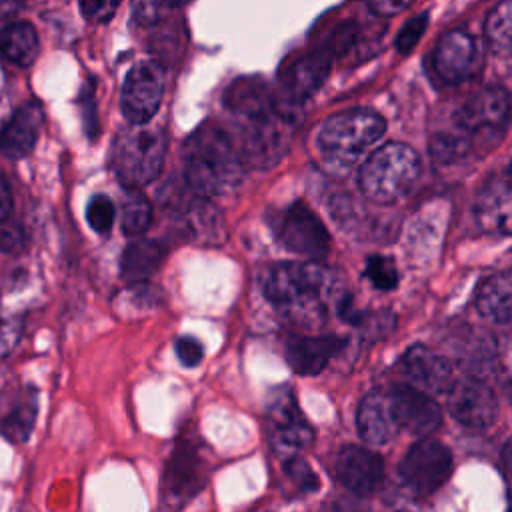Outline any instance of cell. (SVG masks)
<instances>
[{"label":"cell","mask_w":512,"mask_h":512,"mask_svg":"<svg viewBox=\"0 0 512 512\" xmlns=\"http://www.w3.org/2000/svg\"><path fill=\"white\" fill-rule=\"evenodd\" d=\"M44 122V110L36 100L24 102L0 128V154L10 160L28 156L40 136Z\"/></svg>","instance_id":"cell-17"},{"label":"cell","mask_w":512,"mask_h":512,"mask_svg":"<svg viewBox=\"0 0 512 512\" xmlns=\"http://www.w3.org/2000/svg\"><path fill=\"white\" fill-rule=\"evenodd\" d=\"M118 10V2H80V12L86 20L102 24L108 22Z\"/></svg>","instance_id":"cell-38"},{"label":"cell","mask_w":512,"mask_h":512,"mask_svg":"<svg viewBox=\"0 0 512 512\" xmlns=\"http://www.w3.org/2000/svg\"><path fill=\"white\" fill-rule=\"evenodd\" d=\"M448 410L456 422L470 430L492 426L498 414V402L488 384L474 376H464L448 388Z\"/></svg>","instance_id":"cell-11"},{"label":"cell","mask_w":512,"mask_h":512,"mask_svg":"<svg viewBox=\"0 0 512 512\" xmlns=\"http://www.w3.org/2000/svg\"><path fill=\"white\" fill-rule=\"evenodd\" d=\"M402 370L412 382L410 386L426 394L448 392L454 382L448 358L422 344H414L406 350L402 358Z\"/></svg>","instance_id":"cell-16"},{"label":"cell","mask_w":512,"mask_h":512,"mask_svg":"<svg viewBox=\"0 0 512 512\" xmlns=\"http://www.w3.org/2000/svg\"><path fill=\"white\" fill-rule=\"evenodd\" d=\"M38 404L36 398H30L22 404H18L0 424V432L10 440V442H26L36 420Z\"/></svg>","instance_id":"cell-28"},{"label":"cell","mask_w":512,"mask_h":512,"mask_svg":"<svg viewBox=\"0 0 512 512\" xmlns=\"http://www.w3.org/2000/svg\"><path fill=\"white\" fill-rule=\"evenodd\" d=\"M272 226L280 244L286 250L298 256H306L312 262L326 256L330 248V236L326 226L304 202L290 204L274 220Z\"/></svg>","instance_id":"cell-7"},{"label":"cell","mask_w":512,"mask_h":512,"mask_svg":"<svg viewBox=\"0 0 512 512\" xmlns=\"http://www.w3.org/2000/svg\"><path fill=\"white\" fill-rule=\"evenodd\" d=\"M12 208V194H10V186L4 178V174L0 172V222L6 220V216L10 214Z\"/></svg>","instance_id":"cell-40"},{"label":"cell","mask_w":512,"mask_h":512,"mask_svg":"<svg viewBox=\"0 0 512 512\" xmlns=\"http://www.w3.org/2000/svg\"><path fill=\"white\" fill-rule=\"evenodd\" d=\"M38 52V34L30 22L16 20L0 28V58L16 66H30Z\"/></svg>","instance_id":"cell-25"},{"label":"cell","mask_w":512,"mask_h":512,"mask_svg":"<svg viewBox=\"0 0 512 512\" xmlns=\"http://www.w3.org/2000/svg\"><path fill=\"white\" fill-rule=\"evenodd\" d=\"M266 418L272 448L282 458H294L298 456V452L312 444V428L300 414L296 398L290 392V388H280L272 394Z\"/></svg>","instance_id":"cell-9"},{"label":"cell","mask_w":512,"mask_h":512,"mask_svg":"<svg viewBox=\"0 0 512 512\" xmlns=\"http://www.w3.org/2000/svg\"><path fill=\"white\" fill-rule=\"evenodd\" d=\"M114 216H116L114 204L106 194H96L90 198L86 206V220L92 230L106 234L114 224Z\"/></svg>","instance_id":"cell-32"},{"label":"cell","mask_w":512,"mask_h":512,"mask_svg":"<svg viewBox=\"0 0 512 512\" xmlns=\"http://www.w3.org/2000/svg\"><path fill=\"white\" fill-rule=\"evenodd\" d=\"M486 40L494 52L508 54L512 46V4L500 2L486 18Z\"/></svg>","instance_id":"cell-27"},{"label":"cell","mask_w":512,"mask_h":512,"mask_svg":"<svg viewBox=\"0 0 512 512\" xmlns=\"http://www.w3.org/2000/svg\"><path fill=\"white\" fill-rule=\"evenodd\" d=\"M388 394L400 430L428 436L440 426L442 410L430 394L410 384H394L388 388Z\"/></svg>","instance_id":"cell-13"},{"label":"cell","mask_w":512,"mask_h":512,"mask_svg":"<svg viewBox=\"0 0 512 512\" xmlns=\"http://www.w3.org/2000/svg\"><path fill=\"white\" fill-rule=\"evenodd\" d=\"M246 166L236 142L218 126L204 124L184 144V176L198 196H220L236 190Z\"/></svg>","instance_id":"cell-3"},{"label":"cell","mask_w":512,"mask_h":512,"mask_svg":"<svg viewBox=\"0 0 512 512\" xmlns=\"http://www.w3.org/2000/svg\"><path fill=\"white\" fill-rule=\"evenodd\" d=\"M182 6L184 4H172V2H136L132 6V16H134V22H138L140 26H152L160 22L166 10H176Z\"/></svg>","instance_id":"cell-34"},{"label":"cell","mask_w":512,"mask_h":512,"mask_svg":"<svg viewBox=\"0 0 512 512\" xmlns=\"http://www.w3.org/2000/svg\"><path fill=\"white\" fill-rule=\"evenodd\" d=\"M364 276L370 280V284L374 288L386 290V292L394 290L398 286V280H400V274H398V268H396L394 260L388 258V256H380V254L368 256Z\"/></svg>","instance_id":"cell-31"},{"label":"cell","mask_w":512,"mask_h":512,"mask_svg":"<svg viewBox=\"0 0 512 512\" xmlns=\"http://www.w3.org/2000/svg\"><path fill=\"white\" fill-rule=\"evenodd\" d=\"M164 154L166 136L160 128H122L110 150V168L128 190H138L158 176Z\"/></svg>","instance_id":"cell-6"},{"label":"cell","mask_w":512,"mask_h":512,"mask_svg":"<svg viewBox=\"0 0 512 512\" xmlns=\"http://www.w3.org/2000/svg\"><path fill=\"white\" fill-rule=\"evenodd\" d=\"M174 346H176V356H178V360H180L184 366H188V368L198 366V364L202 362V358H204V346H202V342H200L198 338H194V336H180Z\"/></svg>","instance_id":"cell-35"},{"label":"cell","mask_w":512,"mask_h":512,"mask_svg":"<svg viewBox=\"0 0 512 512\" xmlns=\"http://www.w3.org/2000/svg\"><path fill=\"white\" fill-rule=\"evenodd\" d=\"M238 120L240 144H236L244 166L270 168L286 154L298 124V102L274 98L260 80L242 78L234 82L224 98Z\"/></svg>","instance_id":"cell-1"},{"label":"cell","mask_w":512,"mask_h":512,"mask_svg":"<svg viewBox=\"0 0 512 512\" xmlns=\"http://www.w3.org/2000/svg\"><path fill=\"white\" fill-rule=\"evenodd\" d=\"M470 150V138L464 132H442L432 138L430 154L438 162H454L464 158Z\"/></svg>","instance_id":"cell-30"},{"label":"cell","mask_w":512,"mask_h":512,"mask_svg":"<svg viewBox=\"0 0 512 512\" xmlns=\"http://www.w3.org/2000/svg\"><path fill=\"white\" fill-rule=\"evenodd\" d=\"M336 288V276L312 260L280 262L264 282V294L278 314L304 328L324 324L334 308H342L346 300L338 296Z\"/></svg>","instance_id":"cell-2"},{"label":"cell","mask_w":512,"mask_h":512,"mask_svg":"<svg viewBox=\"0 0 512 512\" xmlns=\"http://www.w3.org/2000/svg\"><path fill=\"white\" fill-rule=\"evenodd\" d=\"M386 120L368 108L344 110L330 116L318 130V150L334 170H350L382 138Z\"/></svg>","instance_id":"cell-4"},{"label":"cell","mask_w":512,"mask_h":512,"mask_svg":"<svg viewBox=\"0 0 512 512\" xmlns=\"http://www.w3.org/2000/svg\"><path fill=\"white\" fill-rule=\"evenodd\" d=\"M180 210V226L192 240L200 242H216L224 238V222L216 206H212L204 196H198L192 192V198H188L184 204L176 206Z\"/></svg>","instance_id":"cell-22"},{"label":"cell","mask_w":512,"mask_h":512,"mask_svg":"<svg viewBox=\"0 0 512 512\" xmlns=\"http://www.w3.org/2000/svg\"><path fill=\"white\" fill-rule=\"evenodd\" d=\"M356 426L360 436L370 444H386L400 432L388 388H376L362 398L356 412Z\"/></svg>","instance_id":"cell-19"},{"label":"cell","mask_w":512,"mask_h":512,"mask_svg":"<svg viewBox=\"0 0 512 512\" xmlns=\"http://www.w3.org/2000/svg\"><path fill=\"white\" fill-rule=\"evenodd\" d=\"M344 346L346 340L338 336H290L284 346V356L296 374L314 376L322 372Z\"/></svg>","instance_id":"cell-18"},{"label":"cell","mask_w":512,"mask_h":512,"mask_svg":"<svg viewBox=\"0 0 512 512\" xmlns=\"http://www.w3.org/2000/svg\"><path fill=\"white\" fill-rule=\"evenodd\" d=\"M434 72L448 84H458L470 78L478 68L476 40L460 28L448 30L438 40L432 54Z\"/></svg>","instance_id":"cell-14"},{"label":"cell","mask_w":512,"mask_h":512,"mask_svg":"<svg viewBox=\"0 0 512 512\" xmlns=\"http://www.w3.org/2000/svg\"><path fill=\"white\" fill-rule=\"evenodd\" d=\"M336 478L354 494H372L384 478L382 458L362 446H344L334 464Z\"/></svg>","instance_id":"cell-15"},{"label":"cell","mask_w":512,"mask_h":512,"mask_svg":"<svg viewBox=\"0 0 512 512\" xmlns=\"http://www.w3.org/2000/svg\"><path fill=\"white\" fill-rule=\"evenodd\" d=\"M152 222V206L146 196L138 190H126L122 200L120 224L122 232L128 236H140Z\"/></svg>","instance_id":"cell-26"},{"label":"cell","mask_w":512,"mask_h":512,"mask_svg":"<svg viewBox=\"0 0 512 512\" xmlns=\"http://www.w3.org/2000/svg\"><path fill=\"white\" fill-rule=\"evenodd\" d=\"M164 66L156 60H144L126 74L120 106L132 126H144L158 110L164 94Z\"/></svg>","instance_id":"cell-8"},{"label":"cell","mask_w":512,"mask_h":512,"mask_svg":"<svg viewBox=\"0 0 512 512\" xmlns=\"http://www.w3.org/2000/svg\"><path fill=\"white\" fill-rule=\"evenodd\" d=\"M418 176V154L408 144L388 142L364 160L358 174V186L370 202L394 204L412 190Z\"/></svg>","instance_id":"cell-5"},{"label":"cell","mask_w":512,"mask_h":512,"mask_svg":"<svg viewBox=\"0 0 512 512\" xmlns=\"http://www.w3.org/2000/svg\"><path fill=\"white\" fill-rule=\"evenodd\" d=\"M166 246L158 240H134L122 254L120 270L128 284H144L162 264Z\"/></svg>","instance_id":"cell-24"},{"label":"cell","mask_w":512,"mask_h":512,"mask_svg":"<svg viewBox=\"0 0 512 512\" xmlns=\"http://www.w3.org/2000/svg\"><path fill=\"white\" fill-rule=\"evenodd\" d=\"M478 312L496 324H508L512 318V276L496 272L488 276L476 294Z\"/></svg>","instance_id":"cell-23"},{"label":"cell","mask_w":512,"mask_h":512,"mask_svg":"<svg viewBox=\"0 0 512 512\" xmlns=\"http://www.w3.org/2000/svg\"><path fill=\"white\" fill-rule=\"evenodd\" d=\"M474 214L478 226L492 234L510 232V178L504 170L494 174L478 192Z\"/></svg>","instance_id":"cell-20"},{"label":"cell","mask_w":512,"mask_h":512,"mask_svg":"<svg viewBox=\"0 0 512 512\" xmlns=\"http://www.w3.org/2000/svg\"><path fill=\"white\" fill-rule=\"evenodd\" d=\"M286 472L292 476V480H294L296 484H300V486L306 488V490H312V488L318 484V480H316V476L312 474L310 466H308L300 456H294V458H288V460H286Z\"/></svg>","instance_id":"cell-37"},{"label":"cell","mask_w":512,"mask_h":512,"mask_svg":"<svg viewBox=\"0 0 512 512\" xmlns=\"http://www.w3.org/2000/svg\"><path fill=\"white\" fill-rule=\"evenodd\" d=\"M200 470H202V458L198 456L196 448L192 444L180 446L174 452L172 468H170V472H172V486H174L172 490H178V486H182V484L188 486L186 488L188 494H190V486L194 490H198L196 484H194V476H198Z\"/></svg>","instance_id":"cell-29"},{"label":"cell","mask_w":512,"mask_h":512,"mask_svg":"<svg viewBox=\"0 0 512 512\" xmlns=\"http://www.w3.org/2000/svg\"><path fill=\"white\" fill-rule=\"evenodd\" d=\"M510 112V96L502 86H486L474 92L458 110V130L468 134L504 130Z\"/></svg>","instance_id":"cell-12"},{"label":"cell","mask_w":512,"mask_h":512,"mask_svg":"<svg viewBox=\"0 0 512 512\" xmlns=\"http://www.w3.org/2000/svg\"><path fill=\"white\" fill-rule=\"evenodd\" d=\"M410 2H392V0H372L368 2V8L378 16H394L398 12H404L410 8Z\"/></svg>","instance_id":"cell-39"},{"label":"cell","mask_w":512,"mask_h":512,"mask_svg":"<svg viewBox=\"0 0 512 512\" xmlns=\"http://www.w3.org/2000/svg\"><path fill=\"white\" fill-rule=\"evenodd\" d=\"M426 26H428V12H422V14L414 16V18H410V20L400 28V32H398V36H396V48H398V52L408 54V52L418 44V40L422 38Z\"/></svg>","instance_id":"cell-33"},{"label":"cell","mask_w":512,"mask_h":512,"mask_svg":"<svg viewBox=\"0 0 512 512\" xmlns=\"http://www.w3.org/2000/svg\"><path fill=\"white\" fill-rule=\"evenodd\" d=\"M328 72H330V56L324 50L302 56L288 68L284 76V86L288 92L286 98H290L292 102H298L302 98L312 96L324 84Z\"/></svg>","instance_id":"cell-21"},{"label":"cell","mask_w":512,"mask_h":512,"mask_svg":"<svg viewBox=\"0 0 512 512\" xmlns=\"http://www.w3.org/2000/svg\"><path fill=\"white\" fill-rule=\"evenodd\" d=\"M20 332H22V322L20 320L8 318V316L0 318V358L10 354V350L20 340Z\"/></svg>","instance_id":"cell-36"},{"label":"cell","mask_w":512,"mask_h":512,"mask_svg":"<svg viewBox=\"0 0 512 512\" xmlns=\"http://www.w3.org/2000/svg\"><path fill=\"white\" fill-rule=\"evenodd\" d=\"M452 456L450 450L430 438L416 442L400 464L402 480L418 494H432L450 476Z\"/></svg>","instance_id":"cell-10"}]
</instances>
